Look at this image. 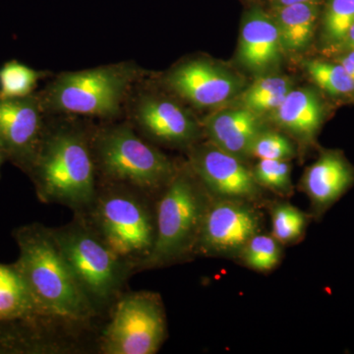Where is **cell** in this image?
<instances>
[{
  "label": "cell",
  "mask_w": 354,
  "mask_h": 354,
  "mask_svg": "<svg viewBox=\"0 0 354 354\" xmlns=\"http://www.w3.org/2000/svg\"><path fill=\"white\" fill-rule=\"evenodd\" d=\"M191 169L203 187L214 198L257 203L262 200L263 188L255 180L243 160L209 143L194 149Z\"/></svg>",
  "instance_id": "obj_10"
},
{
  "label": "cell",
  "mask_w": 354,
  "mask_h": 354,
  "mask_svg": "<svg viewBox=\"0 0 354 354\" xmlns=\"http://www.w3.org/2000/svg\"><path fill=\"white\" fill-rule=\"evenodd\" d=\"M134 73L127 65H111L62 74L48 88V106L81 115H115Z\"/></svg>",
  "instance_id": "obj_7"
},
{
  "label": "cell",
  "mask_w": 354,
  "mask_h": 354,
  "mask_svg": "<svg viewBox=\"0 0 354 354\" xmlns=\"http://www.w3.org/2000/svg\"><path fill=\"white\" fill-rule=\"evenodd\" d=\"M167 83L198 108L221 106L242 88V80L234 72L203 58L177 65L167 75Z\"/></svg>",
  "instance_id": "obj_11"
},
{
  "label": "cell",
  "mask_w": 354,
  "mask_h": 354,
  "mask_svg": "<svg viewBox=\"0 0 354 354\" xmlns=\"http://www.w3.org/2000/svg\"><path fill=\"white\" fill-rule=\"evenodd\" d=\"M205 191L189 174L176 171L158 200L152 251L139 267L171 264L195 252L203 218L211 199Z\"/></svg>",
  "instance_id": "obj_3"
},
{
  "label": "cell",
  "mask_w": 354,
  "mask_h": 354,
  "mask_svg": "<svg viewBox=\"0 0 354 354\" xmlns=\"http://www.w3.org/2000/svg\"><path fill=\"white\" fill-rule=\"evenodd\" d=\"M261 220L262 216L252 203L211 197L195 253L212 257H239L247 242L259 234Z\"/></svg>",
  "instance_id": "obj_9"
},
{
  "label": "cell",
  "mask_w": 354,
  "mask_h": 354,
  "mask_svg": "<svg viewBox=\"0 0 354 354\" xmlns=\"http://www.w3.org/2000/svg\"><path fill=\"white\" fill-rule=\"evenodd\" d=\"M252 171L261 187L281 197L292 195L291 165L288 160H259Z\"/></svg>",
  "instance_id": "obj_25"
},
{
  "label": "cell",
  "mask_w": 354,
  "mask_h": 354,
  "mask_svg": "<svg viewBox=\"0 0 354 354\" xmlns=\"http://www.w3.org/2000/svg\"><path fill=\"white\" fill-rule=\"evenodd\" d=\"M0 150H1V147H0ZM0 164H1V151H0Z\"/></svg>",
  "instance_id": "obj_31"
},
{
  "label": "cell",
  "mask_w": 354,
  "mask_h": 354,
  "mask_svg": "<svg viewBox=\"0 0 354 354\" xmlns=\"http://www.w3.org/2000/svg\"><path fill=\"white\" fill-rule=\"evenodd\" d=\"M95 151L104 176L136 189L165 187L176 171L167 156L147 144L127 125L102 131L95 141Z\"/></svg>",
  "instance_id": "obj_5"
},
{
  "label": "cell",
  "mask_w": 354,
  "mask_h": 354,
  "mask_svg": "<svg viewBox=\"0 0 354 354\" xmlns=\"http://www.w3.org/2000/svg\"><path fill=\"white\" fill-rule=\"evenodd\" d=\"M292 90V82L285 76H266L258 79L243 94L244 108L260 114L274 111L281 106L286 95Z\"/></svg>",
  "instance_id": "obj_20"
},
{
  "label": "cell",
  "mask_w": 354,
  "mask_h": 354,
  "mask_svg": "<svg viewBox=\"0 0 354 354\" xmlns=\"http://www.w3.org/2000/svg\"><path fill=\"white\" fill-rule=\"evenodd\" d=\"M204 127L212 144L241 160L248 157L251 144L263 130L259 114L244 106L211 114Z\"/></svg>",
  "instance_id": "obj_16"
},
{
  "label": "cell",
  "mask_w": 354,
  "mask_h": 354,
  "mask_svg": "<svg viewBox=\"0 0 354 354\" xmlns=\"http://www.w3.org/2000/svg\"><path fill=\"white\" fill-rule=\"evenodd\" d=\"M344 43L348 44V46L354 50V23L353 25L349 28L348 34H346V39H344Z\"/></svg>",
  "instance_id": "obj_29"
},
{
  "label": "cell",
  "mask_w": 354,
  "mask_h": 354,
  "mask_svg": "<svg viewBox=\"0 0 354 354\" xmlns=\"http://www.w3.org/2000/svg\"><path fill=\"white\" fill-rule=\"evenodd\" d=\"M53 232L77 283L95 311L113 300L133 266L121 259L90 225L76 223Z\"/></svg>",
  "instance_id": "obj_4"
},
{
  "label": "cell",
  "mask_w": 354,
  "mask_h": 354,
  "mask_svg": "<svg viewBox=\"0 0 354 354\" xmlns=\"http://www.w3.org/2000/svg\"><path fill=\"white\" fill-rule=\"evenodd\" d=\"M16 239L20 255L15 266L39 315L69 322H81L94 315V306L77 283L53 230L28 225L16 232Z\"/></svg>",
  "instance_id": "obj_1"
},
{
  "label": "cell",
  "mask_w": 354,
  "mask_h": 354,
  "mask_svg": "<svg viewBox=\"0 0 354 354\" xmlns=\"http://www.w3.org/2000/svg\"><path fill=\"white\" fill-rule=\"evenodd\" d=\"M93 225L121 259L140 266L150 255L156 239V221L145 202L132 192L113 190L95 197Z\"/></svg>",
  "instance_id": "obj_6"
},
{
  "label": "cell",
  "mask_w": 354,
  "mask_h": 354,
  "mask_svg": "<svg viewBox=\"0 0 354 354\" xmlns=\"http://www.w3.org/2000/svg\"><path fill=\"white\" fill-rule=\"evenodd\" d=\"M354 185V167L339 151H323L302 176L300 188L308 197L312 216L320 220Z\"/></svg>",
  "instance_id": "obj_12"
},
{
  "label": "cell",
  "mask_w": 354,
  "mask_h": 354,
  "mask_svg": "<svg viewBox=\"0 0 354 354\" xmlns=\"http://www.w3.org/2000/svg\"><path fill=\"white\" fill-rule=\"evenodd\" d=\"M319 8L316 2L292 4L274 8L283 50L299 53L309 46L315 32Z\"/></svg>",
  "instance_id": "obj_18"
},
{
  "label": "cell",
  "mask_w": 354,
  "mask_h": 354,
  "mask_svg": "<svg viewBox=\"0 0 354 354\" xmlns=\"http://www.w3.org/2000/svg\"><path fill=\"white\" fill-rule=\"evenodd\" d=\"M295 147L285 135L263 129L251 144L249 156L258 160H290L295 157Z\"/></svg>",
  "instance_id": "obj_27"
},
{
  "label": "cell",
  "mask_w": 354,
  "mask_h": 354,
  "mask_svg": "<svg viewBox=\"0 0 354 354\" xmlns=\"http://www.w3.org/2000/svg\"><path fill=\"white\" fill-rule=\"evenodd\" d=\"M39 315L29 288L15 264L0 263V321Z\"/></svg>",
  "instance_id": "obj_19"
},
{
  "label": "cell",
  "mask_w": 354,
  "mask_h": 354,
  "mask_svg": "<svg viewBox=\"0 0 354 354\" xmlns=\"http://www.w3.org/2000/svg\"><path fill=\"white\" fill-rule=\"evenodd\" d=\"M354 23V0H328L324 15V34L330 43H344Z\"/></svg>",
  "instance_id": "obj_26"
},
{
  "label": "cell",
  "mask_w": 354,
  "mask_h": 354,
  "mask_svg": "<svg viewBox=\"0 0 354 354\" xmlns=\"http://www.w3.org/2000/svg\"><path fill=\"white\" fill-rule=\"evenodd\" d=\"M317 0H271L272 8L292 6V4L306 3V2H316Z\"/></svg>",
  "instance_id": "obj_28"
},
{
  "label": "cell",
  "mask_w": 354,
  "mask_h": 354,
  "mask_svg": "<svg viewBox=\"0 0 354 354\" xmlns=\"http://www.w3.org/2000/svg\"><path fill=\"white\" fill-rule=\"evenodd\" d=\"M304 67L312 80L328 94L346 95L354 93V80L342 64L309 60Z\"/></svg>",
  "instance_id": "obj_23"
},
{
  "label": "cell",
  "mask_w": 354,
  "mask_h": 354,
  "mask_svg": "<svg viewBox=\"0 0 354 354\" xmlns=\"http://www.w3.org/2000/svg\"><path fill=\"white\" fill-rule=\"evenodd\" d=\"M41 74L17 62L0 69V99L26 97L34 90Z\"/></svg>",
  "instance_id": "obj_24"
},
{
  "label": "cell",
  "mask_w": 354,
  "mask_h": 354,
  "mask_svg": "<svg viewBox=\"0 0 354 354\" xmlns=\"http://www.w3.org/2000/svg\"><path fill=\"white\" fill-rule=\"evenodd\" d=\"M140 127L152 138L171 146H189L200 134L192 115L180 104L160 95H146L136 106Z\"/></svg>",
  "instance_id": "obj_13"
},
{
  "label": "cell",
  "mask_w": 354,
  "mask_h": 354,
  "mask_svg": "<svg viewBox=\"0 0 354 354\" xmlns=\"http://www.w3.org/2000/svg\"><path fill=\"white\" fill-rule=\"evenodd\" d=\"M167 337V319L160 295L138 291L121 297L102 337V353L155 354Z\"/></svg>",
  "instance_id": "obj_8"
},
{
  "label": "cell",
  "mask_w": 354,
  "mask_h": 354,
  "mask_svg": "<svg viewBox=\"0 0 354 354\" xmlns=\"http://www.w3.org/2000/svg\"><path fill=\"white\" fill-rule=\"evenodd\" d=\"M272 235L281 244H291L304 236L309 216L288 204L279 203L271 208Z\"/></svg>",
  "instance_id": "obj_21"
},
{
  "label": "cell",
  "mask_w": 354,
  "mask_h": 354,
  "mask_svg": "<svg viewBox=\"0 0 354 354\" xmlns=\"http://www.w3.org/2000/svg\"><path fill=\"white\" fill-rule=\"evenodd\" d=\"M35 160L41 200L77 211L92 207L97 197L95 164L82 134L68 129L53 133Z\"/></svg>",
  "instance_id": "obj_2"
},
{
  "label": "cell",
  "mask_w": 354,
  "mask_h": 354,
  "mask_svg": "<svg viewBox=\"0 0 354 354\" xmlns=\"http://www.w3.org/2000/svg\"><path fill=\"white\" fill-rule=\"evenodd\" d=\"M278 25L272 15L253 8L242 19L239 59L245 68L264 72L278 65L283 53Z\"/></svg>",
  "instance_id": "obj_14"
},
{
  "label": "cell",
  "mask_w": 354,
  "mask_h": 354,
  "mask_svg": "<svg viewBox=\"0 0 354 354\" xmlns=\"http://www.w3.org/2000/svg\"><path fill=\"white\" fill-rule=\"evenodd\" d=\"M281 244L272 234H257L247 242L239 259L254 271L269 272L281 262Z\"/></svg>",
  "instance_id": "obj_22"
},
{
  "label": "cell",
  "mask_w": 354,
  "mask_h": 354,
  "mask_svg": "<svg viewBox=\"0 0 354 354\" xmlns=\"http://www.w3.org/2000/svg\"><path fill=\"white\" fill-rule=\"evenodd\" d=\"M38 104L26 97L0 99V147L17 157L36 158L41 138Z\"/></svg>",
  "instance_id": "obj_15"
},
{
  "label": "cell",
  "mask_w": 354,
  "mask_h": 354,
  "mask_svg": "<svg viewBox=\"0 0 354 354\" xmlns=\"http://www.w3.org/2000/svg\"><path fill=\"white\" fill-rule=\"evenodd\" d=\"M344 57L348 58L349 62H351V64H353V66H354V50L349 51L348 53H346V55H344Z\"/></svg>",
  "instance_id": "obj_30"
},
{
  "label": "cell",
  "mask_w": 354,
  "mask_h": 354,
  "mask_svg": "<svg viewBox=\"0 0 354 354\" xmlns=\"http://www.w3.org/2000/svg\"><path fill=\"white\" fill-rule=\"evenodd\" d=\"M274 122L304 143H309L322 125V102L313 90H291L278 109L272 111Z\"/></svg>",
  "instance_id": "obj_17"
}]
</instances>
